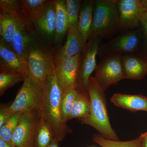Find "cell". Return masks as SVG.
Segmentation results:
<instances>
[{"mask_svg": "<svg viewBox=\"0 0 147 147\" xmlns=\"http://www.w3.org/2000/svg\"><path fill=\"white\" fill-rule=\"evenodd\" d=\"M78 90V94L69 120L77 119L80 121L86 118L89 115L90 100L89 94H87Z\"/></svg>", "mask_w": 147, "mask_h": 147, "instance_id": "obj_22", "label": "cell"}, {"mask_svg": "<svg viewBox=\"0 0 147 147\" xmlns=\"http://www.w3.org/2000/svg\"><path fill=\"white\" fill-rule=\"evenodd\" d=\"M63 94L55 69L44 83L39 111L41 117L52 128L55 139L59 142L63 141L67 134L72 132V129L62 119L61 101Z\"/></svg>", "mask_w": 147, "mask_h": 147, "instance_id": "obj_1", "label": "cell"}, {"mask_svg": "<svg viewBox=\"0 0 147 147\" xmlns=\"http://www.w3.org/2000/svg\"><path fill=\"white\" fill-rule=\"evenodd\" d=\"M110 100L115 106L132 112H147V96L143 95L116 93L113 95Z\"/></svg>", "mask_w": 147, "mask_h": 147, "instance_id": "obj_14", "label": "cell"}, {"mask_svg": "<svg viewBox=\"0 0 147 147\" xmlns=\"http://www.w3.org/2000/svg\"><path fill=\"white\" fill-rule=\"evenodd\" d=\"M24 74L0 69V96L4 94L6 91L19 82H24Z\"/></svg>", "mask_w": 147, "mask_h": 147, "instance_id": "obj_24", "label": "cell"}, {"mask_svg": "<svg viewBox=\"0 0 147 147\" xmlns=\"http://www.w3.org/2000/svg\"><path fill=\"white\" fill-rule=\"evenodd\" d=\"M119 28L125 30L140 27L143 4L142 0L117 1Z\"/></svg>", "mask_w": 147, "mask_h": 147, "instance_id": "obj_11", "label": "cell"}, {"mask_svg": "<svg viewBox=\"0 0 147 147\" xmlns=\"http://www.w3.org/2000/svg\"><path fill=\"white\" fill-rule=\"evenodd\" d=\"M82 54L55 61V71L63 93L78 87Z\"/></svg>", "mask_w": 147, "mask_h": 147, "instance_id": "obj_10", "label": "cell"}, {"mask_svg": "<svg viewBox=\"0 0 147 147\" xmlns=\"http://www.w3.org/2000/svg\"><path fill=\"white\" fill-rule=\"evenodd\" d=\"M56 14V29L55 35V40L60 41L67 30L68 22L66 1H53Z\"/></svg>", "mask_w": 147, "mask_h": 147, "instance_id": "obj_20", "label": "cell"}, {"mask_svg": "<svg viewBox=\"0 0 147 147\" xmlns=\"http://www.w3.org/2000/svg\"><path fill=\"white\" fill-rule=\"evenodd\" d=\"M44 84L28 73L24 74L23 85L16 98L9 105L12 113H25L39 109L42 100Z\"/></svg>", "mask_w": 147, "mask_h": 147, "instance_id": "obj_4", "label": "cell"}, {"mask_svg": "<svg viewBox=\"0 0 147 147\" xmlns=\"http://www.w3.org/2000/svg\"></svg>", "mask_w": 147, "mask_h": 147, "instance_id": "obj_35", "label": "cell"}, {"mask_svg": "<svg viewBox=\"0 0 147 147\" xmlns=\"http://www.w3.org/2000/svg\"><path fill=\"white\" fill-rule=\"evenodd\" d=\"M143 9L141 20L140 28L143 36V55L141 57L147 61V0H142Z\"/></svg>", "mask_w": 147, "mask_h": 147, "instance_id": "obj_30", "label": "cell"}, {"mask_svg": "<svg viewBox=\"0 0 147 147\" xmlns=\"http://www.w3.org/2000/svg\"><path fill=\"white\" fill-rule=\"evenodd\" d=\"M55 139L50 125L40 116L35 137L34 147H48Z\"/></svg>", "mask_w": 147, "mask_h": 147, "instance_id": "obj_23", "label": "cell"}, {"mask_svg": "<svg viewBox=\"0 0 147 147\" xmlns=\"http://www.w3.org/2000/svg\"><path fill=\"white\" fill-rule=\"evenodd\" d=\"M125 79L140 80L147 75V61L131 54L122 56Z\"/></svg>", "mask_w": 147, "mask_h": 147, "instance_id": "obj_13", "label": "cell"}, {"mask_svg": "<svg viewBox=\"0 0 147 147\" xmlns=\"http://www.w3.org/2000/svg\"><path fill=\"white\" fill-rule=\"evenodd\" d=\"M87 43L84 42L78 30H68L67 38L65 45L59 50L55 57V61L66 57H74L82 54Z\"/></svg>", "mask_w": 147, "mask_h": 147, "instance_id": "obj_15", "label": "cell"}, {"mask_svg": "<svg viewBox=\"0 0 147 147\" xmlns=\"http://www.w3.org/2000/svg\"><path fill=\"white\" fill-rule=\"evenodd\" d=\"M78 92V90L76 89L63 93L61 101L62 117L63 120L66 123H67V121L69 120V119Z\"/></svg>", "mask_w": 147, "mask_h": 147, "instance_id": "obj_29", "label": "cell"}, {"mask_svg": "<svg viewBox=\"0 0 147 147\" xmlns=\"http://www.w3.org/2000/svg\"><path fill=\"white\" fill-rule=\"evenodd\" d=\"M92 140L101 147H142L141 135L134 140L121 142L106 139L100 134H96L93 136Z\"/></svg>", "mask_w": 147, "mask_h": 147, "instance_id": "obj_26", "label": "cell"}, {"mask_svg": "<svg viewBox=\"0 0 147 147\" xmlns=\"http://www.w3.org/2000/svg\"><path fill=\"white\" fill-rule=\"evenodd\" d=\"M95 79L104 91L125 79L122 56L111 55L102 58L96 70Z\"/></svg>", "mask_w": 147, "mask_h": 147, "instance_id": "obj_6", "label": "cell"}, {"mask_svg": "<svg viewBox=\"0 0 147 147\" xmlns=\"http://www.w3.org/2000/svg\"><path fill=\"white\" fill-rule=\"evenodd\" d=\"M23 114V113H13L8 120L0 127V139L8 142L13 146L12 136Z\"/></svg>", "mask_w": 147, "mask_h": 147, "instance_id": "obj_27", "label": "cell"}, {"mask_svg": "<svg viewBox=\"0 0 147 147\" xmlns=\"http://www.w3.org/2000/svg\"><path fill=\"white\" fill-rule=\"evenodd\" d=\"M117 0H96L90 38H100L118 28L119 21Z\"/></svg>", "mask_w": 147, "mask_h": 147, "instance_id": "obj_3", "label": "cell"}, {"mask_svg": "<svg viewBox=\"0 0 147 147\" xmlns=\"http://www.w3.org/2000/svg\"><path fill=\"white\" fill-rule=\"evenodd\" d=\"M0 9L11 16L16 24L25 27L32 32V29L27 24L22 14L19 1L1 0Z\"/></svg>", "mask_w": 147, "mask_h": 147, "instance_id": "obj_21", "label": "cell"}, {"mask_svg": "<svg viewBox=\"0 0 147 147\" xmlns=\"http://www.w3.org/2000/svg\"><path fill=\"white\" fill-rule=\"evenodd\" d=\"M88 92L90 100L89 115L80 121L95 129L105 139L119 141L117 135L110 124L105 91L100 88L94 77H90Z\"/></svg>", "mask_w": 147, "mask_h": 147, "instance_id": "obj_2", "label": "cell"}, {"mask_svg": "<svg viewBox=\"0 0 147 147\" xmlns=\"http://www.w3.org/2000/svg\"><path fill=\"white\" fill-rule=\"evenodd\" d=\"M143 36L140 27L125 30L109 42L99 46L98 55L103 58L122 53H133L142 46Z\"/></svg>", "mask_w": 147, "mask_h": 147, "instance_id": "obj_5", "label": "cell"}, {"mask_svg": "<svg viewBox=\"0 0 147 147\" xmlns=\"http://www.w3.org/2000/svg\"><path fill=\"white\" fill-rule=\"evenodd\" d=\"M16 24V32L12 41V47L20 60L25 73H28L27 59L33 40L29 33L31 32Z\"/></svg>", "mask_w": 147, "mask_h": 147, "instance_id": "obj_12", "label": "cell"}, {"mask_svg": "<svg viewBox=\"0 0 147 147\" xmlns=\"http://www.w3.org/2000/svg\"><path fill=\"white\" fill-rule=\"evenodd\" d=\"M27 67L28 73L44 84L47 77L55 69V59L47 51L32 46L27 57Z\"/></svg>", "mask_w": 147, "mask_h": 147, "instance_id": "obj_7", "label": "cell"}, {"mask_svg": "<svg viewBox=\"0 0 147 147\" xmlns=\"http://www.w3.org/2000/svg\"><path fill=\"white\" fill-rule=\"evenodd\" d=\"M94 4V1L87 0L82 2L81 5L78 30L86 43L90 36Z\"/></svg>", "mask_w": 147, "mask_h": 147, "instance_id": "obj_18", "label": "cell"}, {"mask_svg": "<svg viewBox=\"0 0 147 147\" xmlns=\"http://www.w3.org/2000/svg\"><path fill=\"white\" fill-rule=\"evenodd\" d=\"M0 11V25L3 28L1 38L11 47L13 37L16 32V24L8 14L2 11Z\"/></svg>", "mask_w": 147, "mask_h": 147, "instance_id": "obj_25", "label": "cell"}, {"mask_svg": "<svg viewBox=\"0 0 147 147\" xmlns=\"http://www.w3.org/2000/svg\"><path fill=\"white\" fill-rule=\"evenodd\" d=\"M82 53L78 87L77 89L84 93L88 94L89 85L91 75L96 70V58L98 55L100 38H90Z\"/></svg>", "mask_w": 147, "mask_h": 147, "instance_id": "obj_9", "label": "cell"}, {"mask_svg": "<svg viewBox=\"0 0 147 147\" xmlns=\"http://www.w3.org/2000/svg\"><path fill=\"white\" fill-rule=\"evenodd\" d=\"M59 141L55 139L48 147H59Z\"/></svg>", "mask_w": 147, "mask_h": 147, "instance_id": "obj_34", "label": "cell"}, {"mask_svg": "<svg viewBox=\"0 0 147 147\" xmlns=\"http://www.w3.org/2000/svg\"><path fill=\"white\" fill-rule=\"evenodd\" d=\"M0 147H13L8 142L0 139Z\"/></svg>", "mask_w": 147, "mask_h": 147, "instance_id": "obj_33", "label": "cell"}, {"mask_svg": "<svg viewBox=\"0 0 147 147\" xmlns=\"http://www.w3.org/2000/svg\"><path fill=\"white\" fill-rule=\"evenodd\" d=\"M9 105L1 104L0 107V127L11 117L12 114L9 109Z\"/></svg>", "mask_w": 147, "mask_h": 147, "instance_id": "obj_31", "label": "cell"}, {"mask_svg": "<svg viewBox=\"0 0 147 147\" xmlns=\"http://www.w3.org/2000/svg\"><path fill=\"white\" fill-rule=\"evenodd\" d=\"M0 69L25 73L16 53L2 38L0 40Z\"/></svg>", "mask_w": 147, "mask_h": 147, "instance_id": "obj_17", "label": "cell"}, {"mask_svg": "<svg viewBox=\"0 0 147 147\" xmlns=\"http://www.w3.org/2000/svg\"><path fill=\"white\" fill-rule=\"evenodd\" d=\"M40 31L48 36L55 35L56 29V10L53 1H48L36 22Z\"/></svg>", "mask_w": 147, "mask_h": 147, "instance_id": "obj_16", "label": "cell"}, {"mask_svg": "<svg viewBox=\"0 0 147 147\" xmlns=\"http://www.w3.org/2000/svg\"><path fill=\"white\" fill-rule=\"evenodd\" d=\"M82 1L66 0L69 30H78Z\"/></svg>", "mask_w": 147, "mask_h": 147, "instance_id": "obj_28", "label": "cell"}, {"mask_svg": "<svg viewBox=\"0 0 147 147\" xmlns=\"http://www.w3.org/2000/svg\"><path fill=\"white\" fill-rule=\"evenodd\" d=\"M40 118L39 109L23 113L12 136L13 147H34L35 137Z\"/></svg>", "mask_w": 147, "mask_h": 147, "instance_id": "obj_8", "label": "cell"}, {"mask_svg": "<svg viewBox=\"0 0 147 147\" xmlns=\"http://www.w3.org/2000/svg\"><path fill=\"white\" fill-rule=\"evenodd\" d=\"M47 1L46 0L19 1L22 14L31 29L33 26H35L37 19L43 11Z\"/></svg>", "mask_w": 147, "mask_h": 147, "instance_id": "obj_19", "label": "cell"}, {"mask_svg": "<svg viewBox=\"0 0 147 147\" xmlns=\"http://www.w3.org/2000/svg\"><path fill=\"white\" fill-rule=\"evenodd\" d=\"M141 135L142 137V147H147V131Z\"/></svg>", "mask_w": 147, "mask_h": 147, "instance_id": "obj_32", "label": "cell"}]
</instances>
